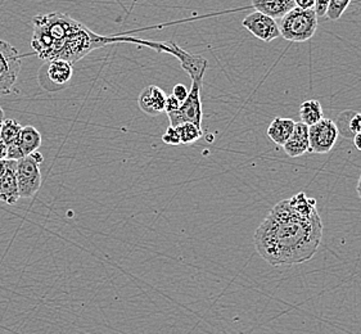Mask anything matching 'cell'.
Returning <instances> with one entry per match:
<instances>
[{"instance_id": "obj_14", "label": "cell", "mask_w": 361, "mask_h": 334, "mask_svg": "<svg viewBox=\"0 0 361 334\" xmlns=\"http://www.w3.org/2000/svg\"><path fill=\"white\" fill-rule=\"evenodd\" d=\"M20 198L17 184V161L8 160L7 171L0 179V201L7 204H16Z\"/></svg>"}, {"instance_id": "obj_7", "label": "cell", "mask_w": 361, "mask_h": 334, "mask_svg": "<svg viewBox=\"0 0 361 334\" xmlns=\"http://www.w3.org/2000/svg\"><path fill=\"white\" fill-rule=\"evenodd\" d=\"M153 49L159 53H169L173 56L175 58L179 59L181 68L188 73L192 81H198L203 82V78L207 68V59L203 58L201 56L197 54H190L189 51L181 49L180 47L173 42H167V43H156Z\"/></svg>"}, {"instance_id": "obj_1", "label": "cell", "mask_w": 361, "mask_h": 334, "mask_svg": "<svg viewBox=\"0 0 361 334\" xmlns=\"http://www.w3.org/2000/svg\"><path fill=\"white\" fill-rule=\"evenodd\" d=\"M323 223L318 204L304 192L275 204L256 229V251L271 266L309 261L318 252Z\"/></svg>"}, {"instance_id": "obj_3", "label": "cell", "mask_w": 361, "mask_h": 334, "mask_svg": "<svg viewBox=\"0 0 361 334\" xmlns=\"http://www.w3.org/2000/svg\"><path fill=\"white\" fill-rule=\"evenodd\" d=\"M319 18L314 9L295 7L279 18L281 37L292 43H305L315 35Z\"/></svg>"}, {"instance_id": "obj_11", "label": "cell", "mask_w": 361, "mask_h": 334, "mask_svg": "<svg viewBox=\"0 0 361 334\" xmlns=\"http://www.w3.org/2000/svg\"><path fill=\"white\" fill-rule=\"evenodd\" d=\"M242 26L247 31H250L253 37L260 39L261 42H265V43H270L276 37H281V31L276 20L257 11L247 16L246 18L242 21Z\"/></svg>"}, {"instance_id": "obj_27", "label": "cell", "mask_w": 361, "mask_h": 334, "mask_svg": "<svg viewBox=\"0 0 361 334\" xmlns=\"http://www.w3.org/2000/svg\"><path fill=\"white\" fill-rule=\"evenodd\" d=\"M296 7L301 9H314L315 7V0H295Z\"/></svg>"}, {"instance_id": "obj_4", "label": "cell", "mask_w": 361, "mask_h": 334, "mask_svg": "<svg viewBox=\"0 0 361 334\" xmlns=\"http://www.w3.org/2000/svg\"><path fill=\"white\" fill-rule=\"evenodd\" d=\"M32 23L35 27L43 30L44 32L51 37V42L56 47V53H59L62 45L66 42V39L73 32V30L78 27L79 21L73 20L66 13H59V12H53L48 15H40L34 17ZM56 57V59H57Z\"/></svg>"}, {"instance_id": "obj_15", "label": "cell", "mask_w": 361, "mask_h": 334, "mask_svg": "<svg viewBox=\"0 0 361 334\" xmlns=\"http://www.w3.org/2000/svg\"><path fill=\"white\" fill-rule=\"evenodd\" d=\"M296 7L295 0H252L251 8L274 20L282 18L290 9Z\"/></svg>"}, {"instance_id": "obj_31", "label": "cell", "mask_w": 361, "mask_h": 334, "mask_svg": "<svg viewBox=\"0 0 361 334\" xmlns=\"http://www.w3.org/2000/svg\"><path fill=\"white\" fill-rule=\"evenodd\" d=\"M356 190H357V194H359V198L361 199V175L360 178H359V182H357V187H356Z\"/></svg>"}, {"instance_id": "obj_8", "label": "cell", "mask_w": 361, "mask_h": 334, "mask_svg": "<svg viewBox=\"0 0 361 334\" xmlns=\"http://www.w3.org/2000/svg\"><path fill=\"white\" fill-rule=\"evenodd\" d=\"M20 71V53L13 45L0 40V95L11 94Z\"/></svg>"}, {"instance_id": "obj_23", "label": "cell", "mask_w": 361, "mask_h": 334, "mask_svg": "<svg viewBox=\"0 0 361 334\" xmlns=\"http://www.w3.org/2000/svg\"><path fill=\"white\" fill-rule=\"evenodd\" d=\"M162 140H164V143L170 144V146H180L181 144L180 137L178 134L176 128H173V126H169L167 128L166 132L162 137Z\"/></svg>"}, {"instance_id": "obj_9", "label": "cell", "mask_w": 361, "mask_h": 334, "mask_svg": "<svg viewBox=\"0 0 361 334\" xmlns=\"http://www.w3.org/2000/svg\"><path fill=\"white\" fill-rule=\"evenodd\" d=\"M73 66L63 59L47 61L39 73L40 85L48 92H57L67 87L73 79Z\"/></svg>"}, {"instance_id": "obj_12", "label": "cell", "mask_w": 361, "mask_h": 334, "mask_svg": "<svg viewBox=\"0 0 361 334\" xmlns=\"http://www.w3.org/2000/svg\"><path fill=\"white\" fill-rule=\"evenodd\" d=\"M166 97L161 87L148 85L142 90L137 98L139 109L149 116H159L162 112H165Z\"/></svg>"}, {"instance_id": "obj_17", "label": "cell", "mask_w": 361, "mask_h": 334, "mask_svg": "<svg viewBox=\"0 0 361 334\" xmlns=\"http://www.w3.org/2000/svg\"><path fill=\"white\" fill-rule=\"evenodd\" d=\"M15 144L21 151L22 156L26 157V156L37 152V149L42 147V134L31 125L22 126L20 137L17 139Z\"/></svg>"}, {"instance_id": "obj_6", "label": "cell", "mask_w": 361, "mask_h": 334, "mask_svg": "<svg viewBox=\"0 0 361 334\" xmlns=\"http://www.w3.org/2000/svg\"><path fill=\"white\" fill-rule=\"evenodd\" d=\"M203 82L192 81V87L189 90L188 97L181 103L180 109L173 112H169L167 117L170 126H179L184 123H192L195 126L202 129V101H201V90Z\"/></svg>"}, {"instance_id": "obj_19", "label": "cell", "mask_w": 361, "mask_h": 334, "mask_svg": "<svg viewBox=\"0 0 361 334\" xmlns=\"http://www.w3.org/2000/svg\"><path fill=\"white\" fill-rule=\"evenodd\" d=\"M300 118H301V123H304L307 126L317 124L322 118H324V112L320 102L317 99L305 101L300 107Z\"/></svg>"}, {"instance_id": "obj_20", "label": "cell", "mask_w": 361, "mask_h": 334, "mask_svg": "<svg viewBox=\"0 0 361 334\" xmlns=\"http://www.w3.org/2000/svg\"><path fill=\"white\" fill-rule=\"evenodd\" d=\"M22 126L20 123L15 120H4L3 124L0 125V139L7 144V147L15 144L17 139L20 137Z\"/></svg>"}, {"instance_id": "obj_2", "label": "cell", "mask_w": 361, "mask_h": 334, "mask_svg": "<svg viewBox=\"0 0 361 334\" xmlns=\"http://www.w3.org/2000/svg\"><path fill=\"white\" fill-rule=\"evenodd\" d=\"M137 43L143 47L151 45L148 40H140L135 37H102L93 32L92 30L87 29L85 25L79 22L78 27L73 30V32L66 39L65 43L62 45L61 51L58 53L57 59H63L70 62L71 65L79 62L80 59L84 58L90 51L102 48L104 45L114 43Z\"/></svg>"}, {"instance_id": "obj_25", "label": "cell", "mask_w": 361, "mask_h": 334, "mask_svg": "<svg viewBox=\"0 0 361 334\" xmlns=\"http://www.w3.org/2000/svg\"><path fill=\"white\" fill-rule=\"evenodd\" d=\"M181 102L178 101L173 94L167 95L166 97V106H165V112H173L180 109Z\"/></svg>"}, {"instance_id": "obj_32", "label": "cell", "mask_w": 361, "mask_h": 334, "mask_svg": "<svg viewBox=\"0 0 361 334\" xmlns=\"http://www.w3.org/2000/svg\"><path fill=\"white\" fill-rule=\"evenodd\" d=\"M6 120V117H4V111H3V109L0 107V125L3 124V121Z\"/></svg>"}, {"instance_id": "obj_13", "label": "cell", "mask_w": 361, "mask_h": 334, "mask_svg": "<svg viewBox=\"0 0 361 334\" xmlns=\"http://www.w3.org/2000/svg\"><path fill=\"white\" fill-rule=\"evenodd\" d=\"M283 149L292 159L301 157L306 153H310L309 126L304 123H296L293 132L286 142V144L283 146Z\"/></svg>"}, {"instance_id": "obj_10", "label": "cell", "mask_w": 361, "mask_h": 334, "mask_svg": "<svg viewBox=\"0 0 361 334\" xmlns=\"http://www.w3.org/2000/svg\"><path fill=\"white\" fill-rule=\"evenodd\" d=\"M340 138L336 123L329 118H322L317 124L309 126L310 153L325 154L332 151Z\"/></svg>"}, {"instance_id": "obj_28", "label": "cell", "mask_w": 361, "mask_h": 334, "mask_svg": "<svg viewBox=\"0 0 361 334\" xmlns=\"http://www.w3.org/2000/svg\"><path fill=\"white\" fill-rule=\"evenodd\" d=\"M7 144L0 139V160H7Z\"/></svg>"}, {"instance_id": "obj_30", "label": "cell", "mask_w": 361, "mask_h": 334, "mask_svg": "<svg viewBox=\"0 0 361 334\" xmlns=\"http://www.w3.org/2000/svg\"><path fill=\"white\" fill-rule=\"evenodd\" d=\"M353 139H354V144L355 147H356V149H357V151H360L361 152V132L354 135V138Z\"/></svg>"}, {"instance_id": "obj_21", "label": "cell", "mask_w": 361, "mask_h": 334, "mask_svg": "<svg viewBox=\"0 0 361 334\" xmlns=\"http://www.w3.org/2000/svg\"><path fill=\"white\" fill-rule=\"evenodd\" d=\"M176 130L180 137L181 144H185V146L195 143L198 139L202 138L203 135L202 129L192 123H184L176 126Z\"/></svg>"}, {"instance_id": "obj_26", "label": "cell", "mask_w": 361, "mask_h": 334, "mask_svg": "<svg viewBox=\"0 0 361 334\" xmlns=\"http://www.w3.org/2000/svg\"><path fill=\"white\" fill-rule=\"evenodd\" d=\"M328 6H329V0H315L314 11H315V13L318 16V18L319 17H324L326 15Z\"/></svg>"}, {"instance_id": "obj_5", "label": "cell", "mask_w": 361, "mask_h": 334, "mask_svg": "<svg viewBox=\"0 0 361 334\" xmlns=\"http://www.w3.org/2000/svg\"><path fill=\"white\" fill-rule=\"evenodd\" d=\"M42 153L34 152L17 161V184L21 198H30L42 187L40 165L43 163Z\"/></svg>"}, {"instance_id": "obj_24", "label": "cell", "mask_w": 361, "mask_h": 334, "mask_svg": "<svg viewBox=\"0 0 361 334\" xmlns=\"http://www.w3.org/2000/svg\"><path fill=\"white\" fill-rule=\"evenodd\" d=\"M189 90L185 87V85H183V84H178V85H175L173 89V93L171 94L178 99V101H180L181 103L185 101V98L188 97Z\"/></svg>"}, {"instance_id": "obj_18", "label": "cell", "mask_w": 361, "mask_h": 334, "mask_svg": "<svg viewBox=\"0 0 361 334\" xmlns=\"http://www.w3.org/2000/svg\"><path fill=\"white\" fill-rule=\"evenodd\" d=\"M337 128L346 138H354V135L361 132V113L355 111H345L338 116Z\"/></svg>"}, {"instance_id": "obj_16", "label": "cell", "mask_w": 361, "mask_h": 334, "mask_svg": "<svg viewBox=\"0 0 361 334\" xmlns=\"http://www.w3.org/2000/svg\"><path fill=\"white\" fill-rule=\"evenodd\" d=\"M295 121L286 117H275L267 128V138L271 139L276 146L283 147L295 129Z\"/></svg>"}, {"instance_id": "obj_29", "label": "cell", "mask_w": 361, "mask_h": 334, "mask_svg": "<svg viewBox=\"0 0 361 334\" xmlns=\"http://www.w3.org/2000/svg\"><path fill=\"white\" fill-rule=\"evenodd\" d=\"M8 167V160H0V179H1V176L6 174V171H7Z\"/></svg>"}, {"instance_id": "obj_22", "label": "cell", "mask_w": 361, "mask_h": 334, "mask_svg": "<svg viewBox=\"0 0 361 334\" xmlns=\"http://www.w3.org/2000/svg\"><path fill=\"white\" fill-rule=\"evenodd\" d=\"M353 0H329V6L326 9V17L331 21H338L342 15L346 12L347 8Z\"/></svg>"}]
</instances>
